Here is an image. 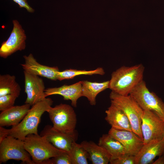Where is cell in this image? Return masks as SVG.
I'll return each mask as SVG.
<instances>
[{
    "mask_svg": "<svg viewBox=\"0 0 164 164\" xmlns=\"http://www.w3.org/2000/svg\"><path fill=\"white\" fill-rule=\"evenodd\" d=\"M25 92L27 95L25 104L32 106L45 99V86L42 79L38 76L23 71Z\"/></svg>",
    "mask_w": 164,
    "mask_h": 164,
    "instance_id": "30bf717a",
    "label": "cell"
},
{
    "mask_svg": "<svg viewBox=\"0 0 164 164\" xmlns=\"http://www.w3.org/2000/svg\"><path fill=\"white\" fill-rule=\"evenodd\" d=\"M47 112L53 124V127L56 130L67 133L76 131V115L69 105L61 104L53 107H51Z\"/></svg>",
    "mask_w": 164,
    "mask_h": 164,
    "instance_id": "5b68a950",
    "label": "cell"
},
{
    "mask_svg": "<svg viewBox=\"0 0 164 164\" xmlns=\"http://www.w3.org/2000/svg\"><path fill=\"white\" fill-rule=\"evenodd\" d=\"M98 145L106 149L111 156V159L128 154L122 144L108 133L103 135L100 138Z\"/></svg>",
    "mask_w": 164,
    "mask_h": 164,
    "instance_id": "d6986e66",
    "label": "cell"
},
{
    "mask_svg": "<svg viewBox=\"0 0 164 164\" xmlns=\"http://www.w3.org/2000/svg\"><path fill=\"white\" fill-rule=\"evenodd\" d=\"M153 164H164V155L159 156V158L156 161L154 162Z\"/></svg>",
    "mask_w": 164,
    "mask_h": 164,
    "instance_id": "83f0119b",
    "label": "cell"
},
{
    "mask_svg": "<svg viewBox=\"0 0 164 164\" xmlns=\"http://www.w3.org/2000/svg\"><path fill=\"white\" fill-rule=\"evenodd\" d=\"M80 144L89 154V159L93 164H108L111 156L103 147L92 142L83 141Z\"/></svg>",
    "mask_w": 164,
    "mask_h": 164,
    "instance_id": "ac0fdd59",
    "label": "cell"
},
{
    "mask_svg": "<svg viewBox=\"0 0 164 164\" xmlns=\"http://www.w3.org/2000/svg\"><path fill=\"white\" fill-rule=\"evenodd\" d=\"M42 164H73L68 152L64 151L60 154L44 161Z\"/></svg>",
    "mask_w": 164,
    "mask_h": 164,
    "instance_id": "cb8c5ba5",
    "label": "cell"
},
{
    "mask_svg": "<svg viewBox=\"0 0 164 164\" xmlns=\"http://www.w3.org/2000/svg\"><path fill=\"white\" fill-rule=\"evenodd\" d=\"M144 69L141 64L120 67L111 73L109 88L121 95H129L132 90L143 80Z\"/></svg>",
    "mask_w": 164,
    "mask_h": 164,
    "instance_id": "7a4b0ae2",
    "label": "cell"
},
{
    "mask_svg": "<svg viewBox=\"0 0 164 164\" xmlns=\"http://www.w3.org/2000/svg\"><path fill=\"white\" fill-rule=\"evenodd\" d=\"M40 135L44 136L57 148L69 152L73 143L77 138L78 134L75 131L73 133H67L56 130L53 126H45Z\"/></svg>",
    "mask_w": 164,
    "mask_h": 164,
    "instance_id": "8fae6325",
    "label": "cell"
},
{
    "mask_svg": "<svg viewBox=\"0 0 164 164\" xmlns=\"http://www.w3.org/2000/svg\"><path fill=\"white\" fill-rule=\"evenodd\" d=\"M109 80L102 82L82 81V96L87 97L91 105H95L97 95L109 88Z\"/></svg>",
    "mask_w": 164,
    "mask_h": 164,
    "instance_id": "ffe728a7",
    "label": "cell"
},
{
    "mask_svg": "<svg viewBox=\"0 0 164 164\" xmlns=\"http://www.w3.org/2000/svg\"><path fill=\"white\" fill-rule=\"evenodd\" d=\"M141 129L144 144L164 139V121L151 111L143 110Z\"/></svg>",
    "mask_w": 164,
    "mask_h": 164,
    "instance_id": "ba28073f",
    "label": "cell"
},
{
    "mask_svg": "<svg viewBox=\"0 0 164 164\" xmlns=\"http://www.w3.org/2000/svg\"><path fill=\"white\" fill-rule=\"evenodd\" d=\"M111 103L122 110L129 119L132 131L143 140L141 129L143 110L130 94L122 95L111 91Z\"/></svg>",
    "mask_w": 164,
    "mask_h": 164,
    "instance_id": "277c9868",
    "label": "cell"
},
{
    "mask_svg": "<svg viewBox=\"0 0 164 164\" xmlns=\"http://www.w3.org/2000/svg\"><path fill=\"white\" fill-rule=\"evenodd\" d=\"M111 164H135V156L126 154L119 158L111 159Z\"/></svg>",
    "mask_w": 164,
    "mask_h": 164,
    "instance_id": "484cf974",
    "label": "cell"
},
{
    "mask_svg": "<svg viewBox=\"0 0 164 164\" xmlns=\"http://www.w3.org/2000/svg\"><path fill=\"white\" fill-rule=\"evenodd\" d=\"M23 141L25 148L34 164H42L45 160L65 151L57 148L45 137L38 134L28 135Z\"/></svg>",
    "mask_w": 164,
    "mask_h": 164,
    "instance_id": "3957f363",
    "label": "cell"
},
{
    "mask_svg": "<svg viewBox=\"0 0 164 164\" xmlns=\"http://www.w3.org/2000/svg\"><path fill=\"white\" fill-rule=\"evenodd\" d=\"M73 164H87L89 155L87 151L80 144L73 142L69 152Z\"/></svg>",
    "mask_w": 164,
    "mask_h": 164,
    "instance_id": "603a6c76",
    "label": "cell"
},
{
    "mask_svg": "<svg viewBox=\"0 0 164 164\" xmlns=\"http://www.w3.org/2000/svg\"><path fill=\"white\" fill-rule=\"evenodd\" d=\"M46 97L53 95L62 96L65 100H70L71 105L77 106L78 99L82 96L81 81L70 85H64L59 87L48 88L45 90Z\"/></svg>",
    "mask_w": 164,
    "mask_h": 164,
    "instance_id": "9a60e30c",
    "label": "cell"
},
{
    "mask_svg": "<svg viewBox=\"0 0 164 164\" xmlns=\"http://www.w3.org/2000/svg\"><path fill=\"white\" fill-rule=\"evenodd\" d=\"M19 96L8 94L0 96V111H2L14 106L15 101Z\"/></svg>",
    "mask_w": 164,
    "mask_h": 164,
    "instance_id": "d4e9b609",
    "label": "cell"
},
{
    "mask_svg": "<svg viewBox=\"0 0 164 164\" xmlns=\"http://www.w3.org/2000/svg\"><path fill=\"white\" fill-rule=\"evenodd\" d=\"M13 27L10 35L0 48V56L6 58L15 52L24 50L26 36L22 26L17 20L12 21Z\"/></svg>",
    "mask_w": 164,
    "mask_h": 164,
    "instance_id": "9c48e42d",
    "label": "cell"
},
{
    "mask_svg": "<svg viewBox=\"0 0 164 164\" xmlns=\"http://www.w3.org/2000/svg\"><path fill=\"white\" fill-rule=\"evenodd\" d=\"M31 157L25 148L23 140L8 136L0 142V164L14 159L34 164Z\"/></svg>",
    "mask_w": 164,
    "mask_h": 164,
    "instance_id": "52a82bcc",
    "label": "cell"
},
{
    "mask_svg": "<svg viewBox=\"0 0 164 164\" xmlns=\"http://www.w3.org/2000/svg\"><path fill=\"white\" fill-rule=\"evenodd\" d=\"M105 120L112 128L132 131L130 121L127 116L119 108L111 103L105 111Z\"/></svg>",
    "mask_w": 164,
    "mask_h": 164,
    "instance_id": "e0dca14e",
    "label": "cell"
},
{
    "mask_svg": "<svg viewBox=\"0 0 164 164\" xmlns=\"http://www.w3.org/2000/svg\"><path fill=\"white\" fill-rule=\"evenodd\" d=\"M23 57L25 62L21 65L24 70L52 80H57L58 73L60 71L57 67H50L39 63L32 53Z\"/></svg>",
    "mask_w": 164,
    "mask_h": 164,
    "instance_id": "4fadbf2b",
    "label": "cell"
},
{
    "mask_svg": "<svg viewBox=\"0 0 164 164\" xmlns=\"http://www.w3.org/2000/svg\"><path fill=\"white\" fill-rule=\"evenodd\" d=\"M21 88L14 75L9 74L0 75V96L12 94L19 96Z\"/></svg>",
    "mask_w": 164,
    "mask_h": 164,
    "instance_id": "44dd1931",
    "label": "cell"
},
{
    "mask_svg": "<svg viewBox=\"0 0 164 164\" xmlns=\"http://www.w3.org/2000/svg\"><path fill=\"white\" fill-rule=\"evenodd\" d=\"M14 2L18 4L20 8H23L26 9L27 11L30 13H33L35 10L28 4L27 0H12Z\"/></svg>",
    "mask_w": 164,
    "mask_h": 164,
    "instance_id": "4316f807",
    "label": "cell"
},
{
    "mask_svg": "<svg viewBox=\"0 0 164 164\" xmlns=\"http://www.w3.org/2000/svg\"><path fill=\"white\" fill-rule=\"evenodd\" d=\"M31 105L25 104L13 106L1 111L0 114V126H14L19 124L30 109Z\"/></svg>",
    "mask_w": 164,
    "mask_h": 164,
    "instance_id": "2e32d148",
    "label": "cell"
},
{
    "mask_svg": "<svg viewBox=\"0 0 164 164\" xmlns=\"http://www.w3.org/2000/svg\"><path fill=\"white\" fill-rule=\"evenodd\" d=\"M53 101L50 98H46L32 106L22 121L10 129L1 128L2 134L6 137L8 136L24 140L30 134H38V128L41 118L45 112L51 107Z\"/></svg>",
    "mask_w": 164,
    "mask_h": 164,
    "instance_id": "6da1fadb",
    "label": "cell"
},
{
    "mask_svg": "<svg viewBox=\"0 0 164 164\" xmlns=\"http://www.w3.org/2000/svg\"><path fill=\"white\" fill-rule=\"evenodd\" d=\"M164 155V139L144 144L135 155V164H152L157 156Z\"/></svg>",
    "mask_w": 164,
    "mask_h": 164,
    "instance_id": "5bb4252c",
    "label": "cell"
},
{
    "mask_svg": "<svg viewBox=\"0 0 164 164\" xmlns=\"http://www.w3.org/2000/svg\"><path fill=\"white\" fill-rule=\"evenodd\" d=\"M104 74V70L101 67H98L94 70H90L70 69L61 71H60L58 73L57 80L61 81L64 80L72 79L76 76L80 75H92L99 74L103 75Z\"/></svg>",
    "mask_w": 164,
    "mask_h": 164,
    "instance_id": "7402d4cb",
    "label": "cell"
},
{
    "mask_svg": "<svg viewBox=\"0 0 164 164\" xmlns=\"http://www.w3.org/2000/svg\"><path fill=\"white\" fill-rule=\"evenodd\" d=\"M129 94L143 110L151 111L164 121V102L155 93L150 91L142 80Z\"/></svg>",
    "mask_w": 164,
    "mask_h": 164,
    "instance_id": "8992f818",
    "label": "cell"
},
{
    "mask_svg": "<svg viewBox=\"0 0 164 164\" xmlns=\"http://www.w3.org/2000/svg\"><path fill=\"white\" fill-rule=\"evenodd\" d=\"M108 133L123 146L128 155L135 156L143 145V140L132 131L111 128Z\"/></svg>",
    "mask_w": 164,
    "mask_h": 164,
    "instance_id": "7c38bea8",
    "label": "cell"
}]
</instances>
